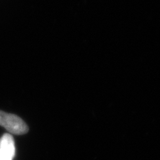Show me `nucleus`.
<instances>
[{
  "label": "nucleus",
  "mask_w": 160,
  "mask_h": 160,
  "mask_svg": "<svg viewBox=\"0 0 160 160\" xmlns=\"http://www.w3.org/2000/svg\"><path fill=\"white\" fill-rule=\"evenodd\" d=\"M16 154L15 142L9 133H5L0 139V160H12Z\"/></svg>",
  "instance_id": "2"
},
{
  "label": "nucleus",
  "mask_w": 160,
  "mask_h": 160,
  "mask_svg": "<svg viewBox=\"0 0 160 160\" xmlns=\"http://www.w3.org/2000/svg\"><path fill=\"white\" fill-rule=\"evenodd\" d=\"M0 126L13 134L23 135L29 131L28 126L23 120L16 115L0 111Z\"/></svg>",
  "instance_id": "1"
}]
</instances>
